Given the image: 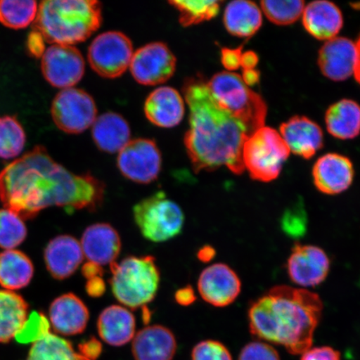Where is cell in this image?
Masks as SVG:
<instances>
[{"label":"cell","instance_id":"42","mask_svg":"<svg viewBox=\"0 0 360 360\" xmlns=\"http://www.w3.org/2000/svg\"><path fill=\"white\" fill-rule=\"evenodd\" d=\"M301 356L300 360H341L339 351L330 346L309 348Z\"/></svg>","mask_w":360,"mask_h":360},{"label":"cell","instance_id":"4","mask_svg":"<svg viewBox=\"0 0 360 360\" xmlns=\"http://www.w3.org/2000/svg\"><path fill=\"white\" fill-rule=\"evenodd\" d=\"M101 24V4L96 0H46L39 4L33 30L45 42L72 46L89 39Z\"/></svg>","mask_w":360,"mask_h":360},{"label":"cell","instance_id":"18","mask_svg":"<svg viewBox=\"0 0 360 360\" xmlns=\"http://www.w3.org/2000/svg\"><path fill=\"white\" fill-rule=\"evenodd\" d=\"M49 317L53 330L58 334L77 335L88 326L89 310L77 295L68 292L53 301L49 306Z\"/></svg>","mask_w":360,"mask_h":360},{"label":"cell","instance_id":"22","mask_svg":"<svg viewBox=\"0 0 360 360\" xmlns=\"http://www.w3.org/2000/svg\"><path fill=\"white\" fill-rule=\"evenodd\" d=\"M176 351L177 341L173 332L163 326L143 328L134 338L135 360H173Z\"/></svg>","mask_w":360,"mask_h":360},{"label":"cell","instance_id":"5","mask_svg":"<svg viewBox=\"0 0 360 360\" xmlns=\"http://www.w3.org/2000/svg\"><path fill=\"white\" fill-rule=\"evenodd\" d=\"M110 270L112 295L125 307H146L155 300L160 282L155 257L129 256L110 264Z\"/></svg>","mask_w":360,"mask_h":360},{"label":"cell","instance_id":"51","mask_svg":"<svg viewBox=\"0 0 360 360\" xmlns=\"http://www.w3.org/2000/svg\"><path fill=\"white\" fill-rule=\"evenodd\" d=\"M355 47H356V57H355L354 75L360 85V36L357 42L355 43Z\"/></svg>","mask_w":360,"mask_h":360},{"label":"cell","instance_id":"21","mask_svg":"<svg viewBox=\"0 0 360 360\" xmlns=\"http://www.w3.org/2000/svg\"><path fill=\"white\" fill-rule=\"evenodd\" d=\"M281 135L292 154L311 159L323 146L321 127L305 116L296 115L280 127Z\"/></svg>","mask_w":360,"mask_h":360},{"label":"cell","instance_id":"3","mask_svg":"<svg viewBox=\"0 0 360 360\" xmlns=\"http://www.w3.org/2000/svg\"><path fill=\"white\" fill-rule=\"evenodd\" d=\"M322 310V300L314 292L276 286L250 305V330L258 339L281 345L291 354H302L312 347Z\"/></svg>","mask_w":360,"mask_h":360},{"label":"cell","instance_id":"15","mask_svg":"<svg viewBox=\"0 0 360 360\" xmlns=\"http://www.w3.org/2000/svg\"><path fill=\"white\" fill-rule=\"evenodd\" d=\"M197 285L202 299L214 307L231 305L241 292L240 278L229 265L222 263L202 270Z\"/></svg>","mask_w":360,"mask_h":360},{"label":"cell","instance_id":"29","mask_svg":"<svg viewBox=\"0 0 360 360\" xmlns=\"http://www.w3.org/2000/svg\"><path fill=\"white\" fill-rule=\"evenodd\" d=\"M328 132L339 139H352L360 134V105L342 100L328 108L326 114Z\"/></svg>","mask_w":360,"mask_h":360},{"label":"cell","instance_id":"45","mask_svg":"<svg viewBox=\"0 0 360 360\" xmlns=\"http://www.w3.org/2000/svg\"><path fill=\"white\" fill-rule=\"evenodd\" d=\"M87 294L92 298H98L105 294L106 291V283L102 277H96L89 280L85 285Z\"/></svg>","mask_w":360,"mask_h":360},{"label":"cell","instance_id":"19","mask_svg":"<svg viewBox=\"0 0 360 360\" xmlns=\"http://www.w3.org/2000/svg\"><path fill=\"white\" fill-rule=\"evenodd\" d=\"M356 47L347 38L335 37L323 44L318 65L322 74L333 81H345L354 74Z\"/></svg>","mask_w":360,"mask_h":360},{"label":"cell","instance_id":"6","mask_svg":"<svg viewBox=\"0 0 360 360\" xmlns=\"http://www.w3.org/2000/svg\"><path fill=\"white\" fill-rule=\"evenodd\" d=\"M215 100L244 126L248 136L264 127L268 108L262 97L233 72L216 74L207 83Z\"/></svg>","mask_w":360,"mask_h":360},{"label":"cell","instance_id":"10","mask_svg":"<svg viewBox=\"0 0 360 360\" xmlns=\"http://www.w3.org/2000/svg\"><path fill=\"white\" fill-rule=\"evenodd\" d=\"M53 122L63 132L83 133L97 119V106L94 98L83 89L69 88L61 90L51 105Z\"/></svg>","mask_w":360,"mask_h":360},{"label":"cell","instance_id":"50","mask_svg":"<svg viewBox=\"0 0 360 360\" xmlns=\"http://www.w3.org/2000/svg\"><path fill=\"white\" fill-rule=\"evenodd\" d=\"M197 256L198 259L202 261V262H209V261L214 258L215 250L213 247L204 246L198 251Z\"/></svg>","mask_w":360,"mask_h":360},{"label":"cell","instance_id":"11","mask_svg":"<svg viewBox=\"0 0 360 360\" xmlns=\"http://www.w3.org/2000/svg\"><path fill=\"white\" fill-rule=\"evenodd\" d=\"M117 165L126 179L150 184L159 177L161 171L160 151L152 139H134L119 153Z\"/></svg>","mask_w":360,"mask_h":360},{"label":"cell","instance_id":"37","mask_svg":"<svg viewBox=\"0 0 360 360\" xmlns=\"http://www.w3.org/2000/svg\"><path fill=\"white\" fill-rule=\"evenodd\" d=\"M49 333V323L41 313H33L15 337L20 343H29L41 339Z\"/></svg>","mask_w":360,"mask_h":360},{"label":"cell","instance_id":"27","mask_svg":"<svg viewBox=\"0 0 360 360\" xmlns=\"http://www.w3.org/2000/svg\"><path fill=\"white\" fill-rule=\"evenodd\" d=\"M262 13L256 4L237 0L225 8L224 22L228 32L237 37H250L262 25Z\"/></svg>","mask_w":360,"mask_h":360},{"label":"cell","instance_id":"32","mask_svg":"<svg viewBox=\"0 0 360 360\" xmlns=\"http://www.w3.org/2000/svg\"><path fill=\"white\" fill-rule=\"evenodd\" d=\"M26 134L15 116H0V158L11 160L21 154Z\"/></svg>","mask_w":360,"mask_h":360},{"label":"cell","instance_id":"41","mask_svg":"<svg viewBox=\"0 0 360 360\" xmlns=\"http://www.w3.org/2000/svg\"><path fill=\"white\" fill-rule=\"evenodd\" d=\"M103 347L101 342L96 337L88 338L78 345L76 350L79 360H98L102 354Z\"/></svg>","mask_w":360,"mask_h":360},{"label":"cell","instance_id":"48","mask_svg":"<svg viewBox=\"0 0 360 360\" xmlns=\"http://www.w3.org/2000/svg\"><path fill=\"white\" fill-rule=\"evenodd\" d=\"M259 57L253 51H247L242 53L241 67L243 70H254L258 65Z\"/></svg>","mask_w":360,"mask_h":360},{"label":"cell","instance_id":"40","mask_svg":"<svg viewBox=\"0 0 360 360\" xmlns=\"http://www.w3.org/2000/svg\"><path fill=\"white\" fill-rule=\"evenodd\" d=\"M283 229L289 235H302L306 229V216L300 208L288 210L283 220Z\"/></svg>","mask_w":360,"mask_h":360},{"label":"cell","instance_id":"35","mask_svg":"<svg viewBox=\"0 0 360 360\" xmlns=\"http://www.w3.org/2000/svg\"><path fill=\"white\" fill-rule=\"evenodd\" d=\"M26 236L27 229L20 216L6 208L0 210V248L15 249Z\"/></svg>","mask_w":360,"mask_h":360},{"label":"cell","instance_id":"34","mask_svg":"<svg viewBox=\"0 0 360 360\" xmlns=\"http://www.w3.org/2000/svg\"><path fill=\"white\" fill-rule=\"evenodd\" d=\"M169 3L179 11L180 24L188 27L212 20L218 15L222 2L174 0Z\"/></svg>","mask_w":360,"mask_h":360},{"label":"cell","instance_id":"46","mask_svg":"<svg viewBox=\"0 0 360 360\" xmlns=\"http://www.w3.org/2000/svg\"><path fill=\"white\" fill-rule=\"evenodd\" d=\"M196 295L195 290L191 286H186L181 288L175 292L174 300L176 302L181 306H190L195 302Z\"/></svg>","mask_w":360,"mask_h":360},{"label":"cell","instance_id":"49","mask_svg":"<svg viewBox=\"0 0 360 360\" xmlns=\"http://www.w3.org/2000/svg\"><path fill=\"white\" fill-rule=\"evenodd\" d=\"M243 81L248 87L253 86L257 84L260 79L259 72L254 70H243V75L241 76Z\"/></svg>","mask_w":360,"mask_h":360},{"label":"cell","instance_id":"38","mask_svg":"<svg viewBox=\"0 0 360 360\" xmlns=\"http://www.w3.org/2000/svg\"><path fill=\"white\" fill-rule=\"evenodd\" d=\"M191 360H233L226 346L216 340H204L193 347Z\"/></svg>","mask_w":360,"mask_h":360},{"label":"cell","instance_id":"23","mask_svg":"<svg viewBox=\"0 0 360 360\" xmlns=\"http://www.w3.org/2000/svg\"><path fill=\"white\" fill-rule=\"evenodd\" d=\"M178 90L169 86L158 88L148 96L145 103L146 118L161 128H173L181 122L186 108Z\"/></svg>","mask_w":360,"mask_h":360},{"label":"cell","instance_id":"39","mask_svg":"<svg viewBox=\"0 0 360 360\" xmlns=\"http://www.w3.org/2000/svg\"><path fill=\"white\" fill-rule=\"evenodd\" d=\"M238 360H281L277 350L265 342H251L245 346Z\"/></svg>","mask_w":360,"mask_h":360},{"label":"cell","instance_id":"26","mask_svg":"<svg viewBox=\"0 0 360 360\" xmlns=\"http://www.w3.org/2000/svg\"><path fill=\"white\" fill-rule=\"evenodd\" d=\"M94 143L109 154L120 153L128 145L131 136L129 125L123 116L108 112L97 117L92 125Z\"/></svg>","mask_w":360,"mask_h":360},{"label":"cell","instance_id":"20","mask_svg":"<svg viewBox=\"0 0 360 360\" xmlns=\"http://www.w3.org/2000/svg\"><path fill=\"white\" fill-rule=\"evenodd\" d=\"M82 248L77 238L62 235L49 241L44 250L45 264L49 274L64 281L77 271L84 260Z\"/></svg>","mask_w":360,"mask_h":360},{"label":"cell","instance_id":"12","mask_svg":"<svg viewBox=\"0 0 360 360\" xmlns=\"http://www.w3.org/2000/svg\"><path fill=\"white\" fill-rule=\"evenodd\" d=\"M176 64V57L167 45L155 42L134 53L129 69L139 84L152 86L165 83L172 77Z\"/></svg>","mask_w":360,"mask_h":360},{"label":"cell","instance_id":"30","mask_svg":"<svg viewBox=\"0 0 360 360\" xmlns=\"http://www.w3.org/2000/svg\"><path fill=\"white\" fill-rule=\"evenodd\" d=\"M34 268L30 259L15 250L0 253V285L8 291L22 289L34 276Z\"/></svg>","mask_w":360,"mask_h":360},{"label":"cell","instance_id":"1","mask_svg":"<svg viewBox=\"0 0 360 360\" xmlns=\"http://www.w3.org/2000/svg\"><path fill=\"white\" fill-rule=\"evenodd\" d=\"M105 187L91 174H75L36 146L0 172V200L22 219H32L49 207L69 212H94L105 199Z\"/></svg>","mask_w":360,"mask_h":360},{"label":"cell","instance_id":"14","mask_svg":"<svg viewBox=\"0 0 360 360\" xmlns=\"http://www.w3.org/2000/svg\"><path fill=\"white\" fill-rule=\"evenodd\" d=\"M330 269V260L321 248L296 245L287 262L291 281L302 287H315L326 281Z\"/></svg>","mask_w":360,"mask_h":360},{"label":"cell","instance_id":"8","mask_svg":"<svg viewBox=\"0 0 360 360\" xmlns=\"http://www.w3.org/2000/svg\"><path fill=\"white\" fill-rule=\"evenodd\" d=\"M134 222L146 240L162 243L182 232L184 214L180 206L163 191L139 201L133 208Z\"/></svg>","mask_w":360,"mask_h":360},{"label":"cell","instance_id":"44","mask_svg":"<svg viewBox=\"0 0 360 360\" xmlns=\"http://www.w3.org/2000/svg\"><path fill=\"white\" fill-rule=\"evenodd\" d=\"M242 46L238 49L224 48L221 51V62L225 69L231 72L241 67Z\"/></svg>","mask_w":360,"mask_h":360},{"label":"cell","instance_id":"31","mask_svg":"<svg viewBox=\"0 0 360 360\" xmlns=\"http://www.w3.org/2000/svg\"><path fill=\"white\" fill-rule=\"evenodd\" d=\"M26 360H79L70 341L49 332L31 347Z\"/></svg>","mask_w":360,"mask_h":360},{"label":"cell","instance_id":"28","mask_svg":"<svg viewBox=\"0 0 360 360\" xmlns=\"http://www.w3.org/2000/svg\"><path fill=\"white\" fill-rule=\"evenodd\" d=\"M29 318V305L15 292L0 290V343L15 338Z\"/></svg>","mask_w":360,"mask_h":360},{"label":"cell","instance_id":"7","mask_svg":"<svg viewBox=\"0 0 360 360\" xmlns=\"http://www.w3.org/2000/svg\"><path fill=\"white\" fill-rule=\"evenodd\" d=\"M290 155L281 134L264 126L247 139L242 159L252 179L268 183L278 177Z\"/></svg>","mask_w":360,"mask_h":360},{"label":"cell","instance_id":"2","mask_svg":"<svg viewBox=\"0 0 360 360\" xmlns=\"http://www.w3.org/2000/svg\"><path fill=\"white\" fill-rule=\"evenodd\" d=\"M183 93L190 109L184 145L195 172L224 166L233 174L244 173L242 151L249 138L244 126L219 105L202 79H188Z\"/></svg>","mask_w":360,"mask_h":360},{"label":"cell","instance_id":"24","mask_svg":"<svg viewBox=\"0 0 360 360\" xmlns=\"http://www.w3.org/2000/svg\"><path fill=\"white\" fill-rule=\"evenodd\" d=\"M136 321L128 308L110 305L103 310L97 321L98 334L106 344L120 347L135 336Z\"/></svg>","mask_w":360,"mask_h":360},{"label":"cell","instance_id":"33","mask_svg":"<svg viewBox=\"0 0 360 360\" xmlns=\"http://www.w3.org/2000/svg\"><path fill=\"white\" fill-rule=\"evenodd\" d=\"M38 13L36 1L1 0L0 1V22L8 28L25 29L35 20Z\"/></svg>","mask_w":360,"mask_h":360},{"label":"cell","instance_id":"17","mask_svg":"<svg viewBox=\"0 0 360 360\" xmlns=\"http://www.w3.org/2000/svg\"><path fill=\"white\" fill-rule=\"evenodd\" d=\"M80 245L89 262L101 266L116 262L122 247L119 232L107 223L89 225L83 233Z\"/></svg>","mask_w":360,"mask_h":360},{"label":"cell","instance_id":"9","mask_svg":"<svg viewBox=\"0 0 360 360\" xmlns=\"http://www.w3.org/2000/svg\"><path fill=\"white\" fill-rule=\"evenodd\" d=\"M134 56L131 40L119 31L98 35L90 44L88 60L92 70L103 78L115 79L129 69Z\"/></svg>","mask_w":360,"mask_h":360},{"label":"cell","instance_id":"25","mask_svg":"<svg viewBox=\"0 0 360 360\" xmlns=\"http://www.w3.org/2000/svg\"><path fill=\"white\" fill-rule=\"evenodd\" d=\"M302 15L305 30L319 40L335 38L344 24L339 7L330 1L309 3L304 7Z\"/></svg>","mask_w":360,"mask_h":360},{"label":"cell","instance_id":"16","mask_svg":"<svg viewBox=\"0 0 360 360\" xmlns=\"http://www.w3.org/2000/svg\"><path fill=\"white\" fill-rule=\"evenodd\" d=\"M354 176L352 162L349 158L335 153L319 158L313 168L314 186L326 195H339L347 191Z\"/></svg>","mask_w":360,"mask_h":360},{"label":"cell","instance_id":"13","mask_svg":"<svg viewBox=\"0 0 360 360\" xmlns=\"http://www.w3.org/2000/svg\"><path fill=\"white\" fill-rule=\"evenodd\" d=\"M84 70L82 53L71 45L53 44L42 56L44 77L56 88H73L82 79Z\"/></svg>","mask_w":360,"mask_h":360},{"label":"cell","instance_id":"36","mask_svg":"<svg viewBox=\"0 0 360 360\" xmlns=\"http://www.w3.org/2000/svg\"><path fill=\"white\" fill-rule=\"evenodd\" d=\"M262 8L267 19L277 25H289L294 24L303 15L304 1L292 0V1H261Z\"/></svg>","mask_w":360,"mask_h":360},{"label":"cell","instance_id":"47","mask_svg":"<svg viewBox=\"0 0 360 360\" xmlns=\"http://www.w3.org/2000/svg\"><path fill=\"white\" fill-rule=\"evenodd\" d=\"M82 274L86 278V281H89L96 277H103V269L101 265L88 261L86 264L83 265Z\"/></svg>","mask_w":360,"mask_h":360},{"label":"cell","instance_id":"43","mask_svg":"<svg viewBox=\"0 0 360 360\" xmlns=\"http://www.w3.org/2000/svg\"><path fill=\"white\" fill-rule=\"evenodd\" d=\"M26 48L30 56L36 58H42L45 51H46L43 35L37 30H33L31 31L27 36Z\"/></svg>","mask_w":360,"mask_h":360}]
</instances>
